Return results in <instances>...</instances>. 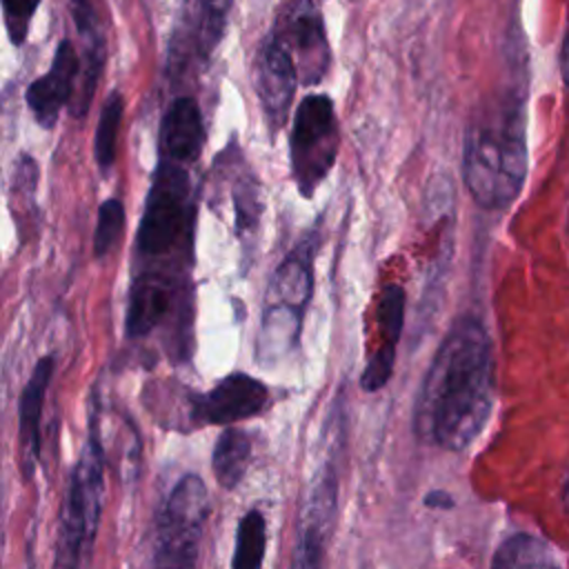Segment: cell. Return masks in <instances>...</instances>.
Wrapping results in <instances>:
<instances>
[{"instance_id": "cell-1", "label": "cell", "mask_w": 569, "mask_h": 569, "mask_svg": "<svg viewBox=\"0 0 569 569\" xmlns=\"http://www.w3.org/2000/svg\"><path fill=\"white\" fill-rule=\"evenodd\" d=\"M493 402V358L485 325L460 316L442 338L418 391L420 440L460 451L482 431Z\"/></svg>"}, {"instance_id": "cell-2", "label": "cell", "mask_w": 569, "mask_h": 569, "mask_svg": "<svg viewBox=\"0 0 569 569\" xmlns=\"http://www.w3.org/2000/svg\"><path fill=\"white\" fill-rule=\"evenodd\" d=\"M527 176V136L522 100L516 96L487 98L471 116L462 178L469 196L485 209L511 204Z\"/></svg>"}, {"instance_id": "cell-3", "label": "cell", "mask_w": 569, "mask_h": 569, "mask_svg": "<svg viewBox=\"0 0 569 569\" xmlns=\"http://www.w3.org/2000/svg\"><path fill=\"white\" fill-rule=\"evenodd\" d=\"M338 118L329 96L311 93L302 98L293 113L289 136L291 178L305 198H311L338 158Z\"/></svg>"}, {"instance_id": "cell-4", "label": "cell", "mask_w": 569, "mask_h": 569, "mask_svg": "<svg viewBox=\"0 0 569 569\" xmlns=\"http://www.w3.org/2000/svg\"><path fill=\"white\" fill-rule=\"evenodd\" d=\"M209 513V493L204 482L189 473L167 498L153 569H198V549Z\"/></svg>"}, {"instance_id": "cell-5", "label": "cell", "mask_w": 569, "mask_h": 569, "mask_svg": "<svg viewBox=\"0 0 569 569\" xmlns=\"http://www.w3.org/2000/svg\"><path fill=\"white\" fill-rule=\"evenodd\" d=\"M187 171L176 162L162 160L156 169L138 229V247L144 253H164L173 247L187 220Z\"/></svg>"}, {"instance_id": "cell-6", "label": "cell", "mask_w": 569, "mask_h": 569, "mask_svg": "<svg viewBox=\"0 0 569 569\" xmlns=\"http://www.w3.org/2000/svg\"><path fill=\"white\" fill-rule=\"evenodd\" d=\"M271 33L289 51L302 84H318L325 78L331 51L322 16L313 0H289Z\"/></svg>"}, {"instance_id": "cell-7", "label": "cell", "mask_w": 569, "mask_h": 569, "mask_svg": "<svg viewBox=\"0 0 569 569\" xmlns=\"http://www.w3.org/2000/svg\"><path fill=\"white\" fill-rule=\"evenodd\" d=\"M338 476L336 460L329 458L316 476L311 493L300 516L298 542L291 558V569H322L327 538L336 518Z\"/></svg>"}, {"instance_id": "cell-8", "label": "cell", "mask_w": 569, "mask_h": 569, "mask_svg": "<svg viewBox=\"0 0 569 569\" xmlns=\"http://www.w3.org/2000/svg\"><path fill=\"white\" fill-rule=\"evenodd\" d=\"M296 67L289 51L271 33L258 53L256 64V91L262 104L264 116L273 127H280L287 120V113L296 93Z\"/></svg>"}, {"instance_id": "cell-9", "label": "cell", "mask_w": 569, "mask_h": 569, "mask_svg": "<svg viewBox=\"0 0 569 569\" xmlns=\"http://www.w3.org/2000/svg\"><path fill=\"white\" fill-rule=\"evenodd\" d=\"M269 400L267 387L249 373L222 378L209 393L198 398L196 416L209 425H233L256 416Z\"/></svg>"}, {"instance_id": "cell-10", "label": "cell", "mask_w": 569, "mask_h": 569, "mask_svg": "<svg viewBox=\"0 0 569 569\" xmlns=\"http://www.w3.org/2000/svg\"><path fill=\"white\" fill-rule=\"evenodd\" d=\"M78 73V53L69 40H62L56 49L51 69L38 80H33L27 89V104L40 127L51 129L56 124L60 109L69 102L73 93Z\"/></svg>"}, {"instance_id": "cell-11", "label": "cell", "mask_w": 569, "mask_h": 569, "mask_svg": "<svg viewBox=\"0 0 569 569\" xmlns=\"http://www.w3.org/2000/svg\"><path fill=\"white\" fill-rule=\"evenodd\" d=\"M204 142L202 116L191 98H176L160 124L162 160L182 164L196 160Z\"/></svg>"}, {"instance_id": "cell-12", "label": "cell", "mask_w": 569, "mask_h": 569, "mask_svg": "<svg viewBox=\"0 0 569 569\" xmlns=\"http://www.w3.org/2000/svg\"><path fill=\"white\" fill-rule=\"evenodd\" d=\"M311 287H313V280H311L309 251L296 249L278 264L267 291V307L293 311L302 316L311 298Z\"/></svg>"}, {"instance_id": "cell-13", "label": "cell", "mask_w": 569, "mask_h": 569, "mask_svg": "<svg viewBox=\"0 0 569 569\" xmlns=\"http://www.w3.org/2000/svg\"><path fill=\"white\" fill-rule=\"evenodd\" d=\"M171 305V284L162 276H142L133 282L127 307V333L131 338L147 336Z\"/></svg>"}, {"instance_id": "cell-14", "label": "cell", "mask_w": 569, "mask_h": 569, "mask_svg": "<svg viewBox=\"0 0 569 569\" xmlns=\"http://www.w3.org/2000/svg\"><path fill=\"white\" fill-rule=\"evenodd\" d=\"M53 373V358L44 356L33 367V373L20 396V447L24 465H33L40 451V413L44 393Z\"/></svg>"}, {"instance_id": "cell-15", "label": "cell", "mask_w": 569, "mask_h": 569, "mask_svg": "<svg viewBox=\"0 0 569 569\" xmlns=\"http://www.w3.org/2000/svg\"><path fill=\"white\" fill-rule=\"evenodd\" d=\"M249 458H251V440L244 431L227 427L213 447V456H211V467H213V476L220 482V487L224 489H233L247 467H249Z\"/></svg>"}, {"instance_id": "cell-16", "label": "cell", "mask_w": 569, "mask_h": 569, "mask_svg": "<svg viewBox=\"0 0 569 569\" xmlns=\"http://www.w3.org/2000/svg\"><path fill=\"white\" fill-rule=\"evenodd\" d=\"M491 569H562L551 549L531 533H513L493 553Z\"/></svg>"}, {"instance_id": "cell-17", "label": "cell", "mask_w": 569, "mask_h": 569, "mask_svg": "<svg viewBox=\"0 0 569 569\" xmlns=\"http://www.w3.org/2000/svg\"><path fill=\"white\" fill-rule=\"evenodd\" d=\"M267 547V522L256 509L247 511L238 525L233 569H262Z\"/></svg>"}, {"instance_id": "cell-18", "label": "cell", "mask_w": 569, "mask_h": 569, "mask_svg": "<svg viewBox=\"0 0 569 569\" xmlns=\"http://www.w3.org/2000/svg\"><path fill=\"white\" fill-rule=\"evenodd\" d=\"M402 322H405V289L391 282L380 293V305H378L380 345L376 347V351L396 356V345L402 333Z\"/></svg>"}, {"instance_id": "cell-19", "label": "cell", "mask_w": 569, "mask_h": 569, "mask_svg": "<svg viewBox=\"0 0 569 569\" xmlns=\"http://www.w3.org/2000/svg\"><path fill=\"white\" fill-rule=\"evenodd\" d=\"M122 111H124V100L120 96V91H113L100 113L98 120V129H96V160L102 169H109L113 164L116 158V140H118V129L122 122Z\"/></svg>"}, {"instance_id": "cell-20", "label": "cell", "mask_w": 569, "mask_h": 569, "mask_svg": "<svg viewBox=\"0 0 569 569\" xmlns=\"http://www.w3.org/2000/svg\"><path fill=\"white\" fill-rule=\"evenodd\" d=\"M124 229V207L120 200L111 198L100 204L98 211V224H96V236H93V253L102 258L109 253L116 242L120 240V233Z\"/></svg>"}, {"instance_id": "cell-21", "label": "cell", "mask_w": 569, "mask_h": 569, "mask_svg": "<svg viewBox=\"0 0 569 569\" xmlns=\"http://www.w3.org/2000/svg\"><path fill=\"white\" fill-rule=\"evenodd\" d=\"M233 0H202V49L211 51L224 33Z\"/></svg>"}, {"instance_id": "cell-22", "label": "cell", "mask_w": 569, "mask_h": 569, "mask_svg": "<svg viewBox=\"0 0 569 569\" xmlns=\"http://www.w3.org/2000/svg\"><path fill=\"white\" fill-rule=\"evenodd\" d=\"M40 0H2L7 31L13 44H22Z\"/></svg>"}, {"instance_id": "cell-23", "label": "cell", "mask_w": 569, "mask_h": 569, "mask_svg": "<svg viewBox=\"0 0 569 569\" xmlns=\"http://www.w3.org/2000/svg\"><path fill=\"white\" fill-rule=\"evenodd\" d=\"M16 178H18V187L33 191L36 180H38V167H36V162H33L29 156H22V158H20Z\"/></svg>"}, {"instance_id": "cell-24", "label": "cell", "mask_w": 569, "mask_h": 569, "mask_svg": "<svg viewBox=\"0 0 569 569\" xmlns=\"http://www.w3.org/2000/svg\"><path fill=\"white\" fill-rule=\"evenodd\" d=\"M425 505L436 509H449L453 505V498L447 491H429L425 498Z\"/></svg>"}, {"instance_id": "cell-25", "label": "cell", "mask_w": 569, "mask_h": 569, "mask_svg": "<svg viewBox=\"0 0 569 569\" xmlns=\"http://www.w3.org/2000/svg\"><path fill=\"white\" fill-rule=\"evenodd\" d=\"M560 69H562L565 84L569 87V29L565 33V42H562V51H560Z\"/></svg>"}, {"instance_id": "cell-26", "label": "cell", "mask_w": 569, "mask_h": 569, "mask_svg": "<svg viewBox=\"0 0 569 569\" xmlns=\"http://www.w3.org/2000/svg\"><path fill=\"white\" fill-rule=\"evenodd\" d=\"M562 507H565V513L569 518V473H567V480H565V487H562Z\"/></svg>"}]
</instances>
